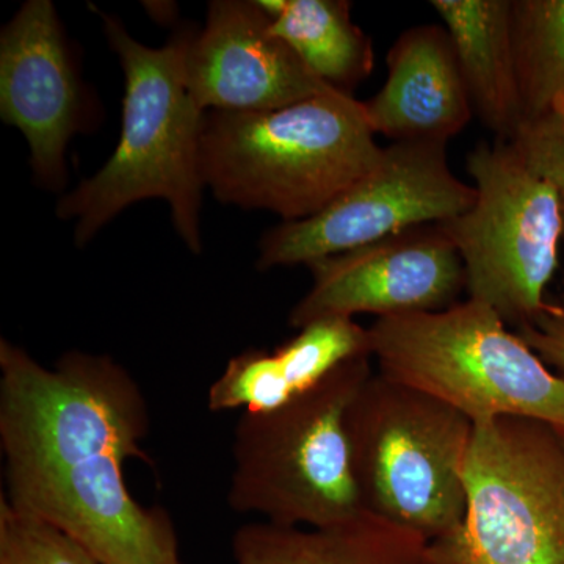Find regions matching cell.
<instances>
[{
	"mask_svg": "<svg viewBox=\"0 0 564 564\" xmlns=\"http://www.w3.org/2000/svg\"><path fill=\"white\" fill-rule=\"evenodd\" d=\"M147 400L109 356L69 351L54 367L0 340V447L14 508L77 541L98 564H184L172 519L141 507L128 458L141 441Z\"/></svg>",
	"mask_w": 564,
	"mask_h": 564,
	"instance_id": "6da1fadb",
	"label": "cell"
},
{
	"mask_svg": "<svg viewBox=\"0 0 564 564\" xmlns=\"http://www.w3.org/2000/svg\"><path fill=\"white\" fill-rule=\"evenodd\" d=\"M102 22L124 73L121 137L106 165L62 196L55 212L74 221V240L84 247L132 204L163 199L181 239L199 254L207 111L193 99L184 74L195 31L182 29L162 47H150L129 35L118 18L102 14Z\"/></svg>",
	"mask_w": 564,
	"mask_h": 564,
	"instance_id": "7a4b0ae2",
	"label": "cell"
},
{
	"mask_svg": "<svg viewBox=\"0 0 564 564\" xmlns=\"http://www.w3.org/2000/svg\"><path fill=\"white\" fill-rule=\"evenodd\" d=\"M381 155L364 102L337 90L270 111H207L204 120V185L218 202L282 223L325 209Z\"/></svg>",
	"mask_w": 564,
	"mask_h": 564,
	"instance_id": "3957f363",
	"label": "cell"
},
{
	"mask_svg": "<svg viewBox=\"0 0 564 564\" xmlns=\"http://www.w3.org/2000/svg\"><path fill=\"white\" fill-rule=\"evenodd\" d=\"M372 375V356H359L276 410L243 411L234 432L231 510L310 529L362 514L345 414Z\"/></svg>",
	"mask_w": 564,
	"mask_h": 564,
	"instance_id": "277c9868",
	"label": "cell"
},
{
	"mask_svg": "<svg viewBox=\"0 0 564 564\" xmlns=\"http://www.w3.org/2000/svg\"><path fill=\"white\" fill-rule=\"evenodd\" d=\"M369 336L378 373L474 423L525 417L564 429V377L485 304L466 300L437 313L378 318Z\"/></svg>",
	"mask_w": 564,
	"mask_h": 564,
	"instance_id": "5b68a950",
	"label": "cell"
},
{
	"mask_svg": "<svg viewBox=\"0 0 564 564\" xmlns=\"http://www.w3.org/2000/svg\"><path fill=\"white\" fill-rule=\"evenodd\" d=\"M364 511L423 538L466 516L464 464L474 422L443 400L373 373L345 414Z\"/></svg>",
	"mask_w": 564,
	"mask_h": 564,
	"instance_id": "8992f818",
	"label": "cell"
},
{
	"mask_svg": "<svg viewBox=\"0 0 564 564\" xmlns=\"http://www.w3.org/2000/svg\"><path fill=\"white\" fill-rule=\"evenodd\" d=\"M467 508L429 544L433 564H564V437L551 423H474L464 464Z\"/></svg>",
	"mask_w": 564,
	"mask_h": 564,
	"instance_id": "52a82bcc",
	"label": "cell"
},
{
	"mask_svg": "<svg viewBox=\"0 0 564 564\" xmlns=\"http://www.w3.org/2000/svg\"><path fill=\"white\" fill-rule=\"evenodd\" d=\"M467 173L477 191L474 206L440 228L462 258L467 300L491 307L518 329L543 311L545 289L558 269V199L511 141L477 144L467 155Z\"/></svg>",
	"mask_w": 564,
	"mask_h": 564,
	"instance_id": "ba28073f",
	"label": "cell"
},
{
	"mask_svg": "<svg viewBox=\"0 0 564 564\" xmlns=\"http://www.w3.org/2000/svg\"><path fill=\"white\" fill-rule=\"evenodd\" d=\"M443 141H393L372 172L306 220L263 234L258 269L310 265L417 226L440 225L474 206L477 191L459 181Z\"/></svg>",
	"mask_w": 564,
	"mask_h": 564,
	"instance_id": "9c48e42d",
	"label": "cell"
},
{
	"mask_svg": "<svg viewBox=\"0 0 564 564\" xmlns=\"http://www.w3.org/2000/svg\"><path fill=\"white\" fill-rule=\"evenodd\" d=\"M307 267L313 288L289 317L299 329L329 317L437 313L466 291L462 258L440 225L406 229Z\"/></svg>",
	"mask_w": 564,
	"mask_h": 564,
	"instance_id": "30bf717a",
	"label": "cell"
},
{
	"mask_svg": "<svg viewBox=\"0 0 564 564\" xmlns=\"http://www.w3.org/2000/svg\"><path fill=\"white\" fill-rule=\"evenodd\" d=\"M88 93L51 0H29L0 33V117L20 129L36 180L61 191L69 140L88 122Z\"/></svg>",
	"mask_w": 564,
	"mask_h": 564,
	"instance_id": "8fae6325",
	"label": "cell"
},
{
	"mask_svg": "<svg viewBox=\"0 0 564 564\" xmlns=\"http://www.w3.org/2000/svg\"><path fill=\"white\" fill-rule=\"evenodd\" d=\"M184 74L206 111H270L334 90L274 35L258 0L210 2L206 25L188 44Z\"/></svg>",
	"mask_w": 564,
	"mask_h": 564,
	"instance_id": "7c38bea8",
	"label": "cell"
},
{
	"mask_svg": "<svg viewBox=\"0 0 564 564\" xmlns=\"http://www.w3.org/2000/svg\"><path fill=\"white\" fill-rule=\"evenodd\" d=\"M375 135L392 141H443L475 117L454 43L444 25L406 29L388 52V79L364 102Z\"/></svg>",
	"mask_w": 564,
	"mask_h": 564,
	"instance_id": "4fadbf2b",
	"label": "cell"
},
{
	"mask_svg": "<svg viewBox=\"0 0 564 564\" xmlns=\"http://www.w3.org/2000/svg\"><path fill=\"white\" fill-rule=\"evenodd\" d=\"M359 356H372L369 328L352 318H322L273 352L250 350L229 359L210 386L207 406L214 413L276 410Z\"/></svg>",
	"mask_w": 564,
	"mask_h": 564,
	"instance_id": "5bb4252c",
	"label": "cell"
},
{
	"mask_svg": "<svg viewBox=\"0 0 564 564\" xmlns=\"http://www.w3.org/2000/svg\"><path fill=\"white\" fill-rule=\"evenodd\" d=\"M454 43L475 117L497 137L511 141L524 122L513 39L511 0H433Z\"/></svg>",
	"mask_w": 564,
	"mask_h": 564,
	"instance_id": "9a60e30c",
	"label": "cell"
},
{
	"mask_svg": "<svg viewBox=\"0 0 564 564\" xmlns=\"http://www.w3.org/2000/svg\"><path fill=\"white\" fill-rule=\"evenodd\" d=\"M232 555L237 564H433L423 538L367 511L329 529L243 525Z\"/></svg>",
	"mask_w": 564,
	"mask_h": 564,
	"instance_id": "2e32d148",
	"label": "cell"
},
{
	"mask_svg": "<svg viewBox=\"0 0 564 564\" xmlns=\"http://www.w3.org/2000/svg\"><path fill=\"white\" fill-rule=\"evenodd\" d=\"M272 32L334 90L352 96L375 68L372 40L355 24L347 0H258Z\"/></svg>",
	"mask_w": 564,
	"mask_h": 564,
	"instance_id": "e0dca14e",
	"label": "cell"
},
{
	"mask_svg": "<svg viewBox=\"0 0 564 564\" xmlns=\"http://www.w3.org/2000/svg\"><path fill=\"white\" fill-rule=\"evenodd\" d=\"M511 39L529 121L564 102V0H511Z\"/></svg>",
	"mask_w": 564,
	"mask_h": 564,
	"instance_id": "ac0fdd59",
	"label": "cell"
},
{
	"mask_svg": "<svg viewBox=\"0 0 564 564\" xmlns=\"http://www.w3.org/2000/svg\"><path fill=\"white\" fill-rule=\"evenodd\" d=\"M0 564H98L77 541L0 497Z\"/></svg>",
	"mask_w": 564,
	"mask_h": 564,
	"instance_id": "d6986e66",
	"label": "cell"
},
{
	"mask_svg": "<svg viewBox=\"0 0 564 564\" xmlns=\"http://www.w3.org/2000/svg\"><path fill=\"white\" fill-rule=\"evenodd\" d=\"M511 144L525 165L554 188L564 226V102L522 122Z\"/></svg>",
	"mask_w": 564,
	"mask_h": 564,
	"instance_id": "ffe728a7",
	"label": "cell"
},
{
	"mask_svg": "<svg viewBox=\"0 0 564 564\" xmlns=\"http://www.w3.org/2000/svg\"><path fill=\"white\" fill-rule=\"evenodd\" d=\"M514 333L547 366L564 373V304L545 303L532 322L519 326Z\"/></svg>",
	"mask_w": 564,
	"mask_h": 564,
	"instance_id": "44dd1931",
	"label": "cell"
},
{
	"mask_svg": "<svg viewBox=\"0 0 564 564\" xmlns=\"http://www.w3.org/2000/svg\"><path fill=\"white\" fill-rule=\"evenodd\" d=\"M558 429V426H556ZM558 432L562 433V436L564 437V429H558Z\"/></svg>",
	"mask_w": 564,
	"mask_h": 564,
	"instance_id": "7402d4cb",
	"label": "cell"
},
{
	"mask_svg": "<svg viewBox=\"0 0 564 564\" xmlns=\"http://www.w3.org/2000/svg\"><path fill=\"white\" fill-rule=\"evenodd\" d=\"M563 285H564V280H563ZM563 299H564V296H563Z\"/></svg>",
	"mask_w": 564,
	"mask_h": 564,
	"instance_id": "603a6c76",
	"label": "cell"
}]
</instances>
